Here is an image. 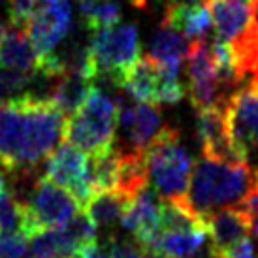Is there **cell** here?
Wrapping results in <instances>:
<instances>
[{"mask_svg":"<svg viewBox=\"0 0 258 258\" xmlns=\"http://www.w3.org/2000/svg\"><path fill=\"white\" fill-rule=\"evenodd\" d=\"M140 58V32L132 23L94 30L89 40V60L94 78H106L119 85L122 76Z\"/></svg>","mask_w":258,"mask_h":258,"instance_id":"cell-4","label":"cell"},{"mask_svg":"<svg viewBox=\"0 0 258 258\" xmlns=\"http://www.w3.org/2000/svg\"><path fill=\"white\" fill-rule=\"evenodd\" d=\"M27 34L40 57V64L57 53V45L70 34L72 4L70 0H57L53 6L42 10L27 25ZM42 70V68H40Z\"/></svg>","mask_w":258,"mask_h":258,"instance_id":"cell-10","label":"cell"},{"mask_svg":"<svg viewBox=\"0 0 258 258\" xmlns=\"http://www.w3.org/2000/svg\"><path fill=\"white\" fill-rule=\"evenodd\" d=\"M140 249H142V258H173L160 249H147V247H140Z\"/></svg>","mask_w":258,"mask_h":258,"instance_id":"cell-34","label":"cell"},{"mask_svg":"<svg viewBox=\"0 0 258 258\" xmlns=\"http://www.w3.org/2000/svg\"><path fill=\"white\" fill-rule=\"evenodd\" d=\"M32 78L34 76L27 72L0 64V106L27 96L29 93H25V89L30 85Z\"/></svg>","mask_w":258,"mask_h":258,"instance_id":"cell-25","label":"cell"},{"mask_svg":"<svg viewBox=\"0 0 258 258\" xmlns=\"http://www.w3.org/2000/svg\"><path fill=\"white\" fill-rule=\"evenodd\" d=\"M208 239V228L186 230V232H162L155 249H160L173 258H190Z\"/></svg>","mask_w":258,"mask_h":258,"instance_id":"cell-20","label":"cell"},{"mask_svg":"<svg viewBox=\"0 0 258 258\" xmlns=\"http://www.w3.org/2000/svg\"><path fill=\"white\" fill-rule=\"evenodd\" d=\"M117 106V147L119 155H144L149 144L164 128L162 115L155 104L132 98L122 87H115Z\"/></svg>","mask_w":258,"mask_h":258,"instance_id":"cell-5","label":"cell"},{"mask_svg":"<svg viewBox=\"0 0 258 258\" xmlns=\"http://www.w3.org/2000/svg\"><path fill=\"white\" fill-rule=\"evenodd\" d=\"M221 258H258V245L247 236L221 252Z\"/></svg>","mask_w":258,"mask_h":258,"instance_id":"cell-30","label":"cell"},{"mask_svg":"<svg viewBox=\"0 0 258 258\" xmlns=\"http://www.w3.org/2000/svg\"><path fill=\"white\" fill-rule=\"evenodd\" d=\"M196 132H198L204 157L221 160V162H247V158L234 147L230 140L224 106L198 109Z\"/></svg>","mask_w":258,"mask_h":258,"instance_id":"cell-11","label":"cell"},{"mask_svg":"<svg viewBox=\"0 0 258 258\" xmlns=\"http://www.w3.org/2000/svg\"><path fill=\"white\" fill-rule=\"evenodd\" d=\"M113 258H142V249L138 241L130 239H119L115 236L113 239Z\"/></svg>","mask_w":258,"mask_h":258,"instance_id":"cell-31","label":"cell"},{"mask_svg":"<svg viewBox=\"0 0 258 258\" xmlns=\"http://www.w3.org/2000/svg\"><path fill=\"white\" fill-rule=\"evenodd\" d=\"M144 160L149 183L157 190L160 200H185L194 160L188 149L181 144L177 130L170 126L160 130L145 149Z\"/></svg>","mask_w":258,"mask_h":258,"instance_id":"cell-2","label":"cell"},{"mask_svg":"<svg viewBox=\"0 0 258 258\" xmlns=\"http://www.w3.org/2000/svg\"><path fill=\"white\" fill-rule=\"evenodd\" d=\"M78 208L79 204L66 188L55 185L45 177L36 179L29 194V200L25 202L27 217L23 234L30 237L43 228L60 226L78 213Z\"/></svg>","mask_w":258,"mask_h":258,"instance_id":"cell-6","label":"cell"},{"mask_svg":"<svg viewBox=\"0 0 258 258\" xmlns=\"http://www.w3.org/2000/svg\"><path fill=\"white\" fill-rule=\"evenodd\" d=\"M202 219L206 222L209 241L213 243L219 254L224 252L234 243L241 241L251 232V224H249L247 217L241 213L239 208L215 209L208 215H204Z\"/></svg>","mask_w":258,"mask_h":258,"instance_id":"cell-16","label":"cell"},{"mask_svg":"<svg viewBox=\"0 0 258 258\" xmlns=\"http://www.w3.org/2000/svg\"><path fill=\"white\" fill-rule=\"evenodd\" d=\"M130 2H132V4H134V6H145V4H147V0H130Z\"/></svg>","mask_w":258,"mask_h":258,"instance_id":"cell-38","label":"cell"},{"mask_svg":"<svg viewBox=\"0 0 258 258\" xmlns=\"http://www.w3.org/2000/svg\"><path fill=\"white\" fill-rule=\"evenodd\" d=\"M217 38L234 43L251 25V0H206Z\"/></svg>","mask_w":258,"mask_h":258,"instance_id":"cell-15","label":"cell"},{"mask_svg":"<svg viewBox=\"0 0 258 258\" xmlns=\"http://www.w3.org/2000/svg\"><path fill=\"white\" fill-rule=\"evenodd\" d=\"M256 185V170L249 162H221L202 157L192 168L183 204L204 217L215 209L236 208Z\"/></svg>","mask_w":258,"mask_h":258,"instance_id":"cell-1","label":"cell"},{"mask_svg":"<svg viewBox=\"0 0 258 258\" xmlns=\"http://www.w3.org/2000/svg\"><path fill=\"white\" fill-rule=\"evenodd\" d=\"M162 21L181 32L188 42L208 38L211 30V15L206 0H168Z\"/></svg>","mask_w":258,"mask_h":258,"instance_id":"cell-13","label":"cell"},{"mask_svg":"<svg viewBox=\"0 0 258 258\" xmlns=\"http://www.w3.org/2000/svg\"><path fill=\"white\" fill-rule=\"evenodd\" d=\"M57 0H40V4H42V8L45 10V8H49V6H53Z\"/></svg>","mask_w":258,"mask_h":258,"instance_id":"cell-36","label":"cell"},{"mask_svg":"<svg viewBox=\"0 0 258 258\" xmlns=\"http://www.w3.org/2000/svg\"><path fill=\"white\" fill-rule=\"evenodd\" d=\"M78 6L91 32L109 29L121 19V4L115 0H78Z\"/></svg>","mask_w":258,"mask_h":258,"instance_id":"cell-21","label":"cell"},{"mask_svg":"<svg viewBox=\"0 0 258 258\" xmlns=\"http://www.w3.org/2000/svg\"><path fill=\"white\" fill-rule=\"evenodd\" d=\"M0 64L27 72L30 76L40 74V57L23 27H8L6 34L0 42Z\"/></svg>","mask_w":258,"mask_h":258,"instance_id":"cell-18","label":"cell"},{"mask_svg":"<svg viewBox=\"0 0 258 258\" xmlns=\"http://www.w3.org/2000/svg\"><path fill=\"white\" fill-rule=\"evenodd\" d=\"M188 47H190V42L181 32L172 29L166 21H162L151 38L145 57L164 70L181 72L183 60L188 55Z\"/></svg>","mask_w":258,"mask_h":258,"instance_id":"cell-17","label":"cell"},{"mask_svg":"<svg viewBox=\"0 0 258 258\" xmlns=\"http://www.w3.org/2000/svg\"><path fill=\"white\" fill-rule=\"evenodd\" d=\"M25 145V96L0 106V166L12 173L21 170Z\"/></svg>","mask_w":258,"mask_h":258,"instance_id":"cell-12","label":"cell"},{"mask_svg":"<svg viewBox=\"0 0 258 258\" xmlns=\"http://www.w3.org/2000/svg\"><path fill=\"white\" fill-rule=\"evenodd\" d=\"M25 202H21L12 190L0 194V232L2 234H23L25 230Z\"/></svg>","mask_w":258,"mask_h":258,"instance_id":"cell-24","label":"cell"},{"mask_svg":"<svg viewBox=\"0 0 258 258\" xmlns=\"http://www.w3.org/2000/svg\"><path fill=\"white\" fill-rule=\"evenodd\" d=\"M128 198L121 192H98L94 194L85 206L87 215L93 219L96 228L109 230L121 221L122 209L126 206Z\"/></svg>","mask_w":258,"mask_h":258,"instance_id":"cell-19","label":"cell"},{"mask_svg":"<svg viewBox=\"0 0 258 258\" xmlns=\"http://www.w3.org/2000/svg\"><path fill=\"white\" fill-rule=\"evenodd\" d=\"M6 30H8V25L4 21H0V42H2V38L6 34Z\"/></svg>","mask_w":258,"mask_h":258,"instance_id":"cell-35","label":"cell"},{"mask_svg":"<svg viewBox=\"0 0 258 258\" xmlns=\"http://www.w3.org/2000/svg\"><path fill=\"white\" fill-rule=\"evenodd\" d=\"M190 258H221V254L217 252V249L213 247V243H211V241L208 239V241L202 245L200 249L194 252Z\"/></svg>","mask_w":258,"mask_h":258,"instance_id":"cell-32","label":"cell"},{"mask_svg":"<svg viewBox=\"0 0 258 258\" xmlns=\"http://www.w3.org/2000/svg\"><path fill=\"white\" fill-rule=\"evenodd\" d=\"M87 157L85 151L72 145L70 142L60 144L49 157L43 160V177L55 185L66 188L79 206L85 208L94 196L93 188L85 179Z\"/></svg>","mask_w":258,"mask_h":258,"instance_id":"cell-9","label":"cell"},{"mask_svg":"<svg viewBox=\"0 0 258 258\" xmlns=\"http://www.w3.org/2000/svg\"><path fill=\"white\" fill-rule=\"evenodd\" d=\"M251 25H249V32L251 36H254L258 40V0H252L251 2Z\"/></svg>","mask_w":258,"mask_h":258,"instance_id":"cell-33","label":"cell"},{"mask_svg":"<svg viewBox=\"0 0 258 258\" xmlns=\"http://www.w3.org/2000/svg\"><path fill=\"white\" fill-rule=\"evenodd\" d=\"M230 140L245 158L258 153V85L243 81L224 104Z\"/></svg>","mask_w":258,"mask_h":258,"instance_id":"cell-8","label":"cell"},{"mask_svg":"<svg viewBox=\"0 0 258 258\" xmlns=\"http://www.w3.org/2000/svg\"><path fill=\"white\" fill-rule=\"evenodd\" d=\"M43 8L40 0H8V15H10V25L14 27H23L40 14Z\"/></svg>","mask_w":258,"mask_h":258,"instance_id":"cell-27","label":"cell"},{"mask_svg":"<svg viewBox=\"0 0 258 258\" xmlns=\"http://www.w3.org/2000/svg\"><path fill=\"white\" fill-rule=\"evenodd\" d=\"M206 228V222L183 202H166L160 204V230L162 232H186V230Z\"/></svg>","mask_w":258,"mask_h":258,"instance_id":"cell-22","label":"cell"},{"mask_svg":"<svg viewBox=\"0 0 258 258\" xmlns=\"http://www.w3.org/2000/svg\"><path fill=\"white\" fill-rule=\"evenodd\" d=\"M186 74H188V96L194 108L204 109L226 104L232 91L222 85L219 78L208 38L190 42L186 55Z\"/></svg>","mask_w":258,"mask_h":258,"instance_id":"cell-7","label":"cell"},{"mask_svg":"<svg viewBox=\"0 0 258 258\" xmlns=\"http://www.w3.org/2000/svg\"><path fill=\"white\" fill-rule=\"evenodd\" d=\"M117 106L100 87H93L81 108L68 117L64 140L85 153L96 155L113 147Z\"/></svg>","mask_w":258,"mask_h":258,"instance_id":"cell-3","label":"cell"},{"mask_svg":"<svg viewBox=\"0 0 258 258\" xmlns=\"http://www.w3.org/2000/svg\"><path fill=\"white\" fill-rule=\"evenodd\" d=\"M29 249V237L25 234H2L0 258H23Z\"/></svg>","mask_w":258,"mask_h":258,"instance_id":"cell-28","label":"cell"},{"mask_svg":"<svg viewBox=\"0 0 258 258\" xmlns=\"http://www.w3.org/2000/svg\"><path fill=\"white\" fill-rule=\"evenodd\" d=\"M6 190V181H4V175L0 173V194Z\"/></svg>","mask_w":258,"mask_h":258,"instance_id":"cell-37","label":"cell"},{"mask_svg":"<svg viewBox=\"0 0 258 258\" xmlns=\"http://www.w3.org/2000/svg\"><path fill=\"white\" fill-rule=\"evenodd\" d=\"M49 89L45 100H49L57 109H60L64 117H72L81 104L85 102L87 94L93 89V79L76 70H62V72L49 76Z\"/></svg>","mask_w":258,"mask_h":258,"instance_id":"cell-14","label":"cell"},{"mask_svg":"<svg viewBox=\"0 0 258 258\" xmlns=\"http://www.w3.org/2000/svg\"><path fill=\"white\" fill-rule=\"evenodd\" d=\"M230 45L234 51L239 81H252L258 85V40L247 30L243 36Z\"/></svg>","mask_w":258,"mask_h":258,"instance_id":"cell-23","label":"cell"},{"mask_svg":"<svg viewBox=\"0 0 258 258\" xmlns=\"http://www.w3.org/2000/svg\"><path fill=\"white\" fill-rule=\"evenodd\" d=\"M23 258H25V256H23ZM27 258H36V256H34V254H29V256H27Z\"/></svg>","mask_w":258,"mask_h":258,"instance_id":"cell-39","label":"cell"},{"mask_svg":"<svg viewBox=\"0 0 258 258\" xmlns=\"http://www.w3.org/2000/svg\"><path fill=\"white\" fill-rule=\"evenodd\" d=\"M113 234L102 237V239L96 237L83 249H79V258H113Z\"/></svg>","mask_w":258,"mask_h":258,"instance_id":"cell-29","label":"cell"},{"mask_svg":"<svg viewBox=\"0 0 258 258\" xmlns=\"http://www.w3.org/2000/svg\"><path fill=\"white\" fill-rule=\"evenodd\" d=\"M60 226L64 230V236L68 239V243L72 245V249L76 252L96 239V230L98 228L93 222V219L87 215V211L76 213L70 221L60 224Z\"/></svg>","mask_w":258,"mask_h":258,"instance_id":"cell-26","label":"cell"}]
</instances>
